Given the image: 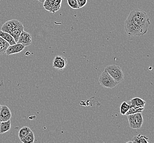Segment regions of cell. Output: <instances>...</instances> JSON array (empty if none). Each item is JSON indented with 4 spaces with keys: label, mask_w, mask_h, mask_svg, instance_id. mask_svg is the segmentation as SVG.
<instances>
[{
    "label": "cell",
    "mask_w": 154,
    "mask_h": 143,
    "mask_svg": "<svg viewBox=\"0 0 154 143\" xmlns=\"http://www.w3.org/2000/svg\"><path fill=\"white\" fill-rule=\"evenodd\" d=\"M12 113L9 107L6 105H2L0 111V120L1 122H5L11 119Z\"/></svg>",
    "instance_id": "cell-9"
},
{
    "label": "cell",
    "mask_w": 154,
    "mask_h": 143,
    "mask_svg": "<svg viewBox=\"0 0 154 143\" xmlns=\"http://www.w3.org/2000/svg\"><path fill=\"white\" fill-rule=\"evenodd\" d=\"M62 0H45L43 2V7L49 12L54 13L61 8Z\"/></svg>",
    "instance_id": "cell-4"
},
{
    "label": "cell",
    "mask_w": 154,
    "mask_h": 143,
    "mask_svg": "<svg viewBox=\"0 0 154 143\" xmlns=\"http://www.w3.org/2000/svg\"><path fill=\"white\" fill-rule=\"evenodd\" d=\"M99 81L102 87L110 89L114 88L117 85L116 81L111 77V75L108 73V72L105 69L100 75Z\"/></svg>",
    "instance_id": "cell-3"
},
{
    "label": "cell",
    "mask_w": 154,
    "mask_h": 143,
    "mask_svg": "<svg viewBox=\"0 0 154 143\" xmlns=\"http://www.w3.org/2000/svg\"><path fill=\"white\" fill-rule=\"evenodd\" d=\"M1 122H1V121L0 120V126H1Z\"/></svg>",
    "instance_id": "cell-25"
},
{
    "label": "cell",
    "mask_w": 154,
    "mask_h": 143,
    "mask_svg": "<svg viewBox=\"0 0 154 143\" xmlns=\"http://www.w3.org/2000/svg\"><path fill=\"white\" fill-rule=\"evenodd\" d=\"M67 2L68 5L72 9H77L80 8L76 0H67Z\"/></svg>",
    "instance_id": "cell-21"
},
{
    "label": "cell",
    "mask_w": 154,
    "mask_h": 143,
    "mask_svg": "<svg viewBox=\"0 0 154 143\" xmlns=\"http://www.w3.org/2000/svg\"><path fill=\"white\" fill-rule=\"evenodd\" d=\"M22 143H33L35 140V135L34 132L31 131L29 134L22 139H20Z\"/></svg>",
    "instance_id": "cell-18"
},
{
    "label": "cell",
    "mask_w": 154,
    "mask_h": 143,
    "mask_svg": "<svg viewBox=\"0 0 154 143\" xmlns=\"http://www.w3.org/2000/svg\"><path fill=\"white\" fill-rule=\"evenodd\" d=\"M130 142L134 143H149V141L148 137L142 134H139L134 137L132 141Z\"/></svg>",
    "instance_id": "cell-15"
},
{
    "label": "cell",
    "mask_w": 154,
    "mask_h": 143,
    "mask_svg": "<svg viewBox=\"0 0 154 143\" xmlns=\"http://www.w3.org/2000/svg\"><path fill=\"white\" fill-rule=\"evenodd\" d=\"M24 45H23V44L17 43L16 44L12 45H10L8 48L7 49L6 53L7 55H11L13 54H15V53H18L22 52V51L24 49Z\"/></svg>",
    "instance_id": "cell-8"
},
{
    "label": "cell",
    "mask_w": 154,
    "mask_h": 143,
    "mask_svg": "<svg viewBox=\"0 0 154 143\" xmlns=\"http://www.w3.org/2000/svg\"><path fill=\"white\" fill-rule=\"evenodd\" d=\"M67 63L66 58L62 56H56L53 61V67L57 70L61 71L65 68Z\"/></svg>",
    "instance_id": "cell-6"
},
{
    "label": "cell",
    "mask_w": 154,
    "mask_h": 143,
    "mask_svg": "<svg viewBox=\"0 0 154 143\" xmlns=\"http://www.w3.org/2000/svg\"><path fill=\"white\" fill-rule=\"evenodd\" d=\"M11 121L9 119L7 121L2 122L0 126V134H4L11 129Z\"/></svg>",
    "instance_id": "cell-14"
},
{
    "label": "cell",
    "mask_w": 154,
    "mask_h": 143,
    "mask_svg": "<svg viewBox=\"0 0 154 143\" xmlns=\"http://www.w3.org/2000/svg\"><path fill=\"white\" fill-rule=\"evenodd\" d=\"M24 26L23 25V24L21 23L17 28H15L10 33L11 35L14 38V40L16 41V43H18L19 37H20V35L21 34L22 31L24 30Z\"/></svg>",
    "instance_id": "cell-11"
},
{
    "label": "cell",
    "mask_w": 154,
    "mask_h": 143,
    "mask_svg": "<svg viewBox=\"0 0 154 143\" xmlns=\"http://www.w3.org/2000/svg\"><path fill=\"white\" fill-rule=\"evenodd\" d=\"M147 13L140 9L131 11L125 23L127 34L131 37H140L145 35L150 25Z\"/></svg>",
    "instance_id": "cell-1"
},
{
    "label": "cell",
    "mask_w": 154,
    "mask_h": 143,
    "mask_svg": "<svg viewBox=\"0 0 154 143\" xmlns=\"http://www.w3.org/2000/svg\"><path fill=\"white\" fill-rule=\"evenodd\" d=\"M0 37H1L5 40L7 41L10 45H14V44L17 43L16 41L14 40V38L10 33H7L5 31H2L1 30H0Z\"/></svg>",
    "instance_id": "cell-13"
},
{
    "label": "cell",
    "mask_w": 154,
    "mask_h": 143,
    "mask_svg": "<svg viewBox=\"0 0 154 143\" xmlns=\"http://www.w3.org/2000/svg\"><path fill=\"white\" fill-rule=\"evenodd\" d=\"M10 46L9 43L1 37H0V55L6 53L7 49Z\"/></svg>",
    "instance_id": "cell-16"
},
{
    "label": "cell",
    "mask_w": 154,
    "mask_h": 143,
    "mask_svg": "<svg viewBox=\"0 0 154 143\" xmlns=\"http://www.w3.org/2000/svg\"><path fill=\"white\" fill-rule=\"evenodd\" d=\"M134 121L136 125V129H139L142 127L143 123V118L142 116V112H138L133 114Z\"/></svg>",
    "instance_id": "cell-12"
},
{
    "label": "cell",
    "mask_w": 154,
    "mask_h": 143,
    "mask_svg": "<svg viewBox=\"0 0 154 143\" xmlns=\"http://www.w3.org/2000/svg\"><path fill=\"white\" fill-rule=\"evenodd\" d=\"M129 103L131 106L136 108H143L144 107L146 102L140 97H134L130 100Z\"/></svg>",
    "instance_id": "cell-10"
},
{
    "label": "cell",
    "mask_w": 154,
    "mask_h": 143,
    "mask_svg": "<svg viewBox=\"0 0 154 143\" xmlns=\"http://www.w3.org/2000/svg\"><path fill=\"white\" fill-rule=\"evenodd\" d=\"M31 129L28 127L25 126L22 128L18 133L19 138L20 139H22L23 138H24L25 137H26L30 132H31Z\"/></svg>",
    "instance_id": "cell-17"
},
{
    "label": "cell",
    "mask_w": 154,
    "mask_h": 143,
    "mask_svg": "<svg viewBox=\"0 0 154 143\" xmlns=\"http://www.w3.org/2000/svg\"><path fill=\"white\" fill-rule=\"evenodd\" d=\"M130 107L131 105L126 102H123L122 103L120 107L121 114L122 115H126L127 112L129 111Z\"/></svg>",
    "instance_id": "cell-19"
},
{
    "label": "cell",
    "mask_w": 154,
    "mask_h": 143,
    "mask_svg": "<svg viewBox=\"0 0 154 143\" xmlns=\"http://www.w3.org/2000/svg\"><path fill=\"white\" fill-rule=\"evenodd\" d=\"M105 69L111 75V77L116 81L117 84L123 81L124 75L122 68L120 66L116 65H108Z\"/></svg>",
    "instance_id": "cell-2"
},
{
    "label": "cell",
    "mask_w": 154,
    "mask_h": 143,
    "mask_svg": "<svg viewBox=\"0 0 154 143\" xmlns=\"http://www.w3.org/2000/svg\"><path fill=\"white\" fill-rule=\"evenodd\" d=\"M144 110V107H143V108H136V107H134L131 106L129 111L127 112L126 115L127 116L128 115H131V114H134V113H138V112H142Z\"/></svg>",
    "instance_id": "cell-20"
},
{
    "label": "cell",
    "mask_w": 154,
    "mask_h": 143,
    "mask_svg": "<svg viewBox=\"0 0 154 143\" xmlns=\"http://www.w3.org/2000/svg\"><path fill=\"white\" fill-rule=\"evenodd\" d=\"M76 1L80 8L83 7L87 3V0H76Z\"/></svg>",
    "instance_id": "cell-22"
},
{
    "label": "cell",
    "mask_w": 154,
    "mask_h": 143,
    "mask_svg": "<svg viewBox=\"0 0 154 143\" xmlns=\"http://www.w3.org/2000/svg\"><path fill=\"white\" fill-rule=\"evenodd\" d=\"M37 1H39V2H41V3H43V2H45V0H37Z\"/></svg>",
    "instance_id": "cell-23"
},
{
    "label": "cell",
    "mask_w": 154,
    "mask_h": 143,
    "mask_svg": "<svg viewBox=\"0 0 154 143\" xmlns=\"http://www.w3.org/2000/svg\"><path fill=\"white\" fill-rule=\"evenodd\" d=\"M22 22L17 19H12L5 22L1 27V30L11 33L12 30L17 28Z\"/></svg>",
    "instance_id": "cell-5"
},
{
    "label": "cell",
    "mask_w": 154,
    "mask_h": 143,
    "mask_svg": "<svg viewBox=\"0 0 154 143\" xmlns=\"http://www.w3.org/2000/svg\"><path fill=\"white\" fill-rule=\"evenodd\" d=\"M1 106H2V105L0 104V111H1Z\"/></svg>",
    "instance_id": "cell-24"
},
{
    "label": "cell",
    "mask_w": 154,
    "mask_h": 143,
    "mask_svg": "<svg viewBox=\"0 0 154 143\" xmlns=\"http://www.w3.org/2000/svg\"><path fill=\"white\" fill-rule=\"evenodd\" d=\"M32 42V37L30 34H29L26 31H22L21 34L19 37L18 43L23 44L25 46H30Z\"/></svg>",
    "instance_id": "cell-7"
}]
</instances>
